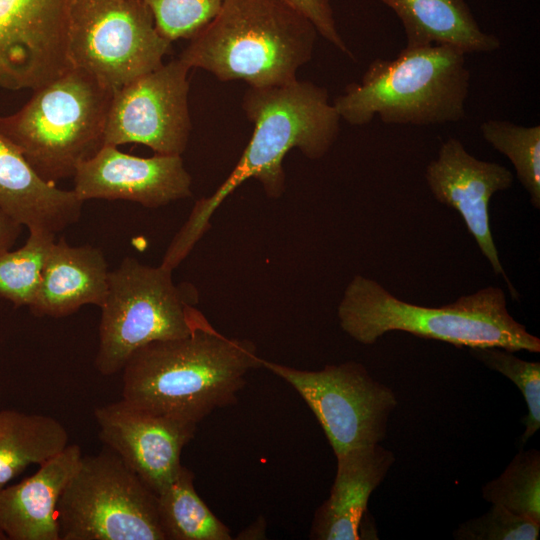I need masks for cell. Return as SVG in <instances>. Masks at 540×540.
I'll return each mask as SVG.
<instances>
[{
	"label": "cell",
	"mask_w": 540,
	"mask_h": 540,
	"mask_svg": "<svg viewBox=\"0 0 540 540\" xmlns=\"http://www.w3.org/2000/svg\"><path fill=\"white\" fill-rule=\"evenodd\" d=\"M73 179L72 190L83 202L127 200L157 208L192 195V178L181 155L143 158L111 145L81 162Z\"/></svg>",
	"instance_id": "9a60e30c"
},
{
	"label": "cell",
	"mask_w": 540,
	"mask_h": 540,
	"mask_svg": "<svg viewBox=\"0 0 540 540\" xmlns=\"http://www.w3.org/2000/svg\"><path fill=\"white\" fill-rule=\"evenodd\" d=\"M22 227L0 210V254L11 249L21 234Z\"/></svg>",
	"instance_id": "f546056e"
},
{
	"label": "cell",
	"mask_w": 540,
	"mask_h": 540,
	"mask_svg": "<svg viewBox=\"0 0 540 540\" xmlns=\"http://www.w3.org/2000/svg\"><path fill=\"white\" fill-rule=\"evenodd\" d=\"M482 497L540 524V453L521 448L502 474L487 482Z\"/></svg>",
	"instance_id": "cb8c5ba5"
},
{
	"label": "cell",
	"mask_w": 540,
	"mask_h": 540,
	"mask_svg": "<svg viewBox=\"0 0 540 540\" xmlns=\"http://www.w3.org/2000/svg\"><path fill=\"white\" fill-rule=\"evenodd\" d=\"M60 540H165L157 495L107 448L83 455L57 504Z\"/></svg>",
	"instance_id": "ba28073f"
},
{
	"label": "cell",
	"mask_w": 540,
	"mask_h": 540,
	"mask_svg": "<svg viewBox=\"0 0 540 540\" xmlns=\"http://www.w3.org/2000/svg\"><path fill=\"white\" fill-rule=\"evenodd\" d=\"M262 367L289 383L321 425L335 456L354 448L379 444L386 437L394 392L374 380L359 362L300 370L262 358Z\"/></svg>",
	"instance_id": "30bf717a"
},
{
	"label": "cell",
	"mask_w": 540,
	"mask_h": 540,
	"mask_svg": "<svg viewBox=\"0 0 540 540\" xmlns=\"http://www.w3.org/2000/svg\"><path fill=\"white\" fill-rule=\"evenodd\" d=\"M83 201L44 180L0 127V210L28 230L54 234L75 224Z\"/></svg>",
	"instance_id": "2e32d148"
},
{
	"label": "cell",
	"mask_w": 540,
	"mask_h": 540,
	"mask_svg": "<svg viewBox=\"0 0 540 540\" xmlns=\"http://www.w3.org/2000/svg\"><path fill=\"white\" fill-rule=\"evenodd\" d=\"M196 303L195 289L175 284L171 270L124 258L109 272L108 293L100 307L98 372L112 376L138 348L186 337L211 325Z\"/></svg>",
	"instance_id": "52a82bcc"
},
{
	"label": "cell",
	"mask_w": 540,
	"mask_h": 540,
	"mask_svg": "<svg viewBox=\"0 0 540 540\" xmlns=\"http://www.w3.org/2000/svg\"><path fill=\"white\" fill-rule=\"evenodd\" d=\"M539 532L540 524L492 504L483 515L461 523L453 537L457 540H537Z\"/></svg>",
	"instance_id": "83f0119b"
},
{
	"label": "cell",
	"mask_w": 540,
	"mask_h": 540,
	"mask_svg": "<svg viewBox=\"0 0 540 540\" xmlns=\"http://www.w3.org/2000/svg\"><path fill=\"white\" fill-rule=\"evenodd\" d=\"M337 471L329 498L317 509L310 538L358 540L371 493L395 462L392 451L373 444L336 456Z\"/></svg>",
	"instance_id": "ac0fdd59"
},
{
	"label": "cell",
	"mask_w": 540,
	"mask_h": 540,
	"mask_svg": "<svg viewBox=\"0 0 540 540\" xmlns=\"http://www.w3.org/2000/svg\"><path fill=\"white\" fill-rule=\"evenodd\" d=\"M425 179L433 197L460 214L494 273L504 278L510 295L518 300L501 264L489 218L490 199L512 186V172L501 164L477 159L459 139L448 138L427 165Z\"/></svg>",
	"instance_id": "5bb4252c"
},
{
	"label": "cell",
	"mask_w": 540,
	"mask_h": 540,
	"mask_svg": "<svg viewBox=\"0 0 540 540\" xmlns=\"http://www.w3.org/2000/svg\"><path fill=\"white\" fill-rule=\"evenodd\" d=\"M82 452L68 444L31 476L0 489V531L7 540H60L57 504Z\"/></svg>",
	"instance_id": "e0dca14e"
},
{
	"label": "cell",
	"mask_w": 540,
	"mask_h": 540,
	"mask_svg": "<svg viewBox=\"0 0 540 540\" xmlns=\"http://www.w3.org/2000/svg\"><path fill=\"white\" fill-rule=\"evenodd\" d=\"M401 20L405 48L448 45L467 53L500 48L497 36L484 32L465 0H378Z\"/></svg>",
	"instance_id": "ffe728a7"
},
{
	"label": "cell",
	"mask_w": 540,
	"mask_h": 540,
	"mask_svg": "<svg viewBox=\"0 0 540 540\" xmlns=\"http://www.w3.org/2000/svg\"><path fill=\"white\" fill-rule=\"evenodd\" d=\"M242 108L254 126L251 139L229 176L212 195L196 201L172 239L161 262L170 270L187 257L208 230L213 213L243 182L253 178L268 197L279 198L286 189L282 165L286 154L296 148L309 159H320L340 130L341 118L328 91L309 81L249 87Z\"/></svg>",
	"instance_id": "6da1fadb"
},
{
	"label": "cell",
	"mask_w": 540,
	"mask_h": 540,
	"mask_svg": "<svg viewBox=\"0 0 540 540\" xmlns=\"http://www.w3.org/2000/svg\"><path fill=\"white\" fill-rule=\"evenodd\" d=\"M470 71L465 53L448 45L404 48L394 59L373 60L360 82L333 105L350 125L378 115L386 124L438 125L465 117Z\"/></svg>",
	"instance_id": "5b68a950"
},
{
	"label": "cell",
	"mask_w": 540,
	"mask_h": 540,
	"mask_svg": "<svg viewBox=\"0 0 540 540\" xmlns=\"http://www.w3.org/2000/svg\"><path fill=\"white\" fill-rule=\"evenodd\" d=\"M0 540H7L6 536L2 531H0Z\"/></svg>",
	"instance_id": "1f68e13d"
},
{
	"label": "cell",
	"mask_w": 540,
	"mask_h": 540,
	"mask_svg": "<svg viewBox=\"0 0 540 540\" xmlns=\"http://www.w3.org/2000/svg\"><path fill=\"white\" fill-rule=\"evenodd\" d=\"M337 315L341 329L363 345L390 331H403L456 347H498L540 352V339L508 312L502 288L486 286L441 307L403 301L377 281L355 275L344 290Z\"/></svg>",
	"instance_id": "3957f363"
},
{
	"label": "cell",
	"mask_w": 540,
	"mask_h": 540,
	"mask_svg": "<svg viewBox=\"0 0 540 540\" xmlns=\"http://www.w3.org/2000/svg\"><path fill=\"white\" fill-rule=\"evenodd\" d=\"M170 48L143 0H70V65L113 92L159 68Z\"/></svg>",
	"instance_id": "9c48e42d"
},
{
	"label": "cell",
	"mask_w": 540,
	"mask_h": 540,
	"mask_svg": "<svg viewBox=\"0 0 540 540\" xmlns=\"http://www.w3.org/2000/svg\"><path fill=\"white\" fill-rule=\"evenodd\" d=\"M303 14L316 28L318 34L339 51L353 57L338 31L332 2L334 0H286Z\"/></svg>",
	"instance_id": "f1b7e54d"
},
{
	"label": "cell",
	"mask_w": 540,
	"mask_h": 540,
	"mask_svg": "<svg viewBox=\"0 0 540 540\" xmlns=\"http://www.w3.org/2000/svg\"><path fill=\"white\" fill-rule=\"evenodd\" d=\"M190 68L179 58L114 91L104 145L137 143L159 155H182L190 133Z\"/></svg>",
	"instance_id": "8fae6325"
},
{
	"label": "cell",
	"mask_w": 540,
	"mask_h": 540,
	"mask_svg": "<svg viewBox=\"0 0 540 540\" xmlns=\"http://www.w3.org/2000/svg\"><path fill=\"white\" fill-rule=\"evenodd\" d=\"M109 272L99 248L73 246L64 239L55 241L29 308L37 316L59 318L84 305L101 307L108 293Z\"/></svg>",
	"instance_id": "d6986e66"
},
{
	"label": "cell",
	"mask_w": 540,
	"mask_h": 540,
	"mask_svg": "<svg viewBox=\"0 0 540 540\" xmlns=\"http://www.w3.org/2000/svg\"><path fill=\"white\" fill-rule=\"evenodd\" d=\"M33 91L21 109L0 116V127L44 180L73 177L104 145L114 92L76 67Z\"/></svg>",
	"instance_id": "8992f818"
},
{
	"label": "cell",
	"mask_w": 540,
	"mask_h": 540,
	"mask_svg": "<svg viewBox=\"0 0 540 540\" xmlns=\"http://www.w3.org/2000/svg\"><path fill=\"white\" fill-rule=\"evenodd\" d=\"M261 362L253 342L229 338L209 325L135 350L121 370L122 399L152 414L198 424L235 403L247 374Z\"/></svg>",
	"instance_id": "7a4b0ae2"
},
{
	"label": "cell",
	"mask_w": 540,
	"mask_h": 540,
	"mask_svg": "<svg viewBox=\"0 0 540 540\" xmlns=\"http://www.w3.org/2000/svg\"><path fill=\"white\" fill-rule=\"evenodd\" d=\"M480 131L487 143L511 161L530 203L540 209V125L491 119L480 125Z\"/></svg>",
	"instance_id": "d4e9b609"
},
{
	"label": "cell",
	"mask_w": 540,
	"mask_h": 540,
	"mask_svg": "<svg viewBox=\"0 0 540 540\" xmlns=\"http://www.w3.org/2000/svg\"><path fill=\"white\" fill-rule=\"evenodd\" d=\"M70 0H0V88L36 89L71 65Z\"/></svg>",
	"instance_id": "7c38bea8"
},
{
	"label": "cell",
	"mask_w": 540,
	"mask_h": 540,
	"mask_svg": "<svg viewBox=\"0 0 540 540\" xmlns=\"http://www.w3.org/2000/svg\"><path fill=\"white\" fill-rule=\"evenodd\" d=\"M318 32L286 0H224L180 54L190 69L249 87L287 84L313 55Z\"/></svg>",
	"instance_id": "277c9868"
},
{
	"label": "cell",
	"mask_w": 540,
	"mask_h": 540,
	"mask_svg": "<svg viewBox=\"0 0 540 540\" xmlns=\"http://www.w3.org/2000/svg\"><path fill=\"white\" fill-rule=\"evenodd\" d=\"M159 34L173 42L192 39L218 14L224 0H143Z\"/></svg>",
	"instance_id": "4316f807"
},
{
	"label": "cell",
	"mask_w": 540,
	"mask_h": 540,
	"mask_svg": "<svg viewBox=\"0 0 540 540\" xmlns=\"http://www.w3.org/2000/svg\"><path fill=\"white\" fill-rule=\"evenodd\" d=\"M469 352L487 368L510 379L523 394L528 413L520 441L525 444L540 428V363L522 360L498 347L469 348Z\"/></svg>",
	"instance_id": "484cf974"
},
{
	"label": "cell",
	"mask_w": 540,
	"mask_h": 540,
	"mask_svg": "<svg viewBox=\"0 0 540 540\" xmlns=\"http://www.w3.org/2000/svg\"><path fill=\"white\" fill-rule=\"evenodd\" d=\"M262 523H263V521H261V520L256 521V522H255V527H256L255 530H258V529H264L265 527L262 525ZM247 530L252 531L253 529H252L251 527H248ZM249 536H252V537H251L252 539H253V538H256V537H255V536H256L255 533L249 534L248 537H247V539L249 538Z\"/></svg>",
	"instance_id": "4dcf8cb0"
},
{
	"label": "cell",
	"mask_w": 540,
	"mask_h": 540,
	"mask_svg": "<svg viewBox=\"0 0 540 540\" xmlns=\"http://www.w3.org/2000/svg\"><path fill=\"white\" fill-rule=\"evenodd\" d=\"M25 243L0 254V296L15 306H30L39 290L54 233L31 229Z\"/></svg>",
	"instance_id": "603a6c76"
},
{
	"label": "cell",
	"mask_w": 540,
	"mask_h": 540,
	"mask_svg": "<svg viewBox=\"0 0 540 540\" xmlns=\"http://www.w3.org/2000/svg\"><path fill=\"white\" fill-rule=\"evenodd\" d=\"M69 444L61 422L43 414L0 410V489L31 465H41Z\"/></svg>",
	"instance_id": "44dd1931"
},
{
	"label": "cell",
	"mask_w": 540,
	"mask_h": 540,
	"mask_svg": "<svg viewBox=\"0 0 540 540\" xmlns=\"http://www.w3.org/2000/svg\"><path fill=\"white\" fill-rule=\"evenodd\" d=\"M159 522L165 540H231L230 529L197 494L194 474L180 468L175 479L157 495Z\"/></svg>",
	"instance_id": "7402d4cb"
},
{
	"label": "cell",
	"mask_w": 540,
	"mask_h": 540,
	"mask_svg": "<svg viewBox=\"0 0 540 540\" xmlns=\"http://www.w3.org/2000/svg\"><path fill=\"white\" fill-rule=\"evenodd\" d=\"M94 418L100 440L156 495L177 476L182 450L198 425L149 413L123 399L95 408Z\"/></svg>",
	"instance_id": "4fadbf2b"
}]
</instances>
